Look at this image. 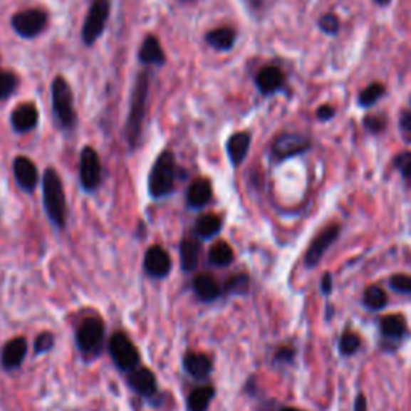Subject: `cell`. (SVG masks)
<instances>
[{
	"label": "cell",
	"mask_w": 411,
	"mask_h": 411,
	"mask_svg": "<svg viewBox=\"0 0 411 411\" xmlns=\"http://www.w3.org/2000/svg\"><path fill=\"white\" fill-rule=\"evenodd\" d=\"M42 198H43V209L50 222L56 229L63 230L66 225V196L63 182L58 172L55 169H47L42 179Z\"/></svg>",
	"instance_id": "1"
},
{
	"label": "cell",
	"mask_w": 411,
	"mask_h": 411,
	"mask_svg": "<svg viewBox=\"0 0 411 411\" xmlns=\"http://www.w3.org/2000/svg\"><path fill=\"white\" fill-rule=\"evenodd\" d=\"M148 90H150V78L147 73H140L135 80L134 92H132V101L129 118L125 123V138L130 148H135L140 142L145 115H147V101H148Z\"/></svg>",
	"instance_id": "2"
},
{
	"label": "cell",
	"mask_w": 411,
	"mask_h": 411,
	"mask_svg": "<svg viewBox=\"0 0 411 411\" xmlns=\"http://www.w3.org/2000/svg\"><path fill=\"white\" fill-rule=\"evenodd\" d=\"M175 157L170 151H164L155 161L148 177V192L153 199L167 198L174 192Z\"/></svg>",
	"instance_id": "3"
},
{
	"label": "cell",
	"mask_w": 411,
	"mask_h": 411,
	"mask_svg": "<svg viewBox=\"0 0 411 411\" xmlns=\"http://www.w3.org/2000/svg\"><path fill=\"white\" fill-rule=\"evenodd\" d=\"M52 106L56 123L60 124L61 129L73 130L76 123H78V116H76L74 110V98L73 90L65 78L56 76L52 84Z\"/></svg>",
	"instance_id": "4"
},
{
	"label": "cell",
	"mask_w": 411,
	"mask_h": 411,
	"mask_svg": "<svg viewBox=\"0 0 411 411\" xmlns=\"http://www.w3.org/2000/svg\"><path fill=\"white\" fill-rule=\"evenodd\" d=\"M105 340V323L100 317H88L79 325L76 331V344H78L82 357L87 360L97 358Z\"/></svg>",
	"instance_id": "5"
},
{
	"label": "cell",
	"mask_w": 411,
	"mask_h": 411,
	"mask_svg": "<svg viewBox=\"0 0 411 411\" xmlns=\"http://www.w3.org/2000/svg\"><path fill=\"white\" fill-rule=\"evenodd\" d=\"M108 349L113 363H115L121 371L130 373L138 368V363H140V353H138L134 343H132L124 333L113 334Z\"/></svg>",
	"instance_id": "6"
},
{
	"label": "cell",
	"mask_w": 411,
	"mask_h": 411,
	"mask_svg": "<svg viewBox=\"0 0 411 411\" xmlns=\"http://www.w3.org/2000/svg\"><path fill=\"white\" fill-rule=\"evenodd\" d=\"M111 10V2L110 0H93L92 7L88 10V14L85 16L84 26H82V42L85 46H93L97 42L98 37L103 34L106 21H108Z\"/></svg>",
	"instance_id": "7"
},
{
	"label": "cell",
	"mask_w": 411,
	"mask_h": 411,
	"mask_svg": "<svg viewBox=\"0 0 411 411\" xmlns=\"http://www.w3.org/2000/svg\"><path fill=\"white\" fill-rule=\"evenodd\" d=\"M47 21V11L41 9H29L18 11V14L11 18V26H14L18 36L24 37V39H33V37L39 36L42 31L46 29Z\"/></svg>",
	"instance_id": "8"
},
{
	"label": "cell",
	"mask_w": 411,
	"mask_h": 411,
	"mask_svg": "<svg viewBox=\"0 0 411 411\" xmlns=\"http://www.w3.org/2000/svg\"><path fill=\"white\" fill-rule=\"evenodd\" d=\"M79 179L84 192L92 193L100 187L101 182V161L97 151L92 147H85L80 151Z\"/></svg>",
	"instance_id": "9"
},
{
	"label": "cell",
	"mask_w": 411,
	"mask_h": 411,
	"mask_svg": "<svg viewBox=\"0 0 411 411\" xmlns=\"http://www.w3.org/2000/svg\"><path fill=\"white\" fill-rule=\"evenodd\" d=\"M311 148V140L301 134H281L271 145V156L276 161H284L288 157L306 153Z\"/></svg>",
	"instance_id": "10"
},
{
	"label": "cell",
	"mask_w": 411,
	"mask_h": 411,
	"mask_svg": "<svg viewBox=\"0 0 411 411\" xmlns=\"http://www.w3.org/2000/svg\"><path fill=\"white\" fill-rule=\"evenodd\" d=\"M339 231H340L339 225L331 224L330 227H326L323 231L315 236V239L311 243V246H308V249L306 252V265L308 269L317 267L321 261V257H323L325 252L328 251V248H330V246L338 239Z\"/></svg>",
	"instance_id": "11"
},
{
	"label": "cell",
	"mask_w": 411,
	"mask_h": 411,
	"mask_svg": "<svg viewBox=\"0 0 411 411\" xmlns=\"http://www.w3.org/2000/svg\"><path fill=\"white\" fill-rule=\"evenodd\" d=\"M145 271L151 278H166L172 269V261H170L169 252L161 248V246H151L143 259Z\"/></svg>",
	"instance_id": "12"
},
{
	"label": "cell",
	"mask_w": 411,
	"mask_h": 411,
	"mask_svg": "<svg viewBox=\"0 0 411 411\" xmlns=\"http://www.w3.org/2000/svg\"><path fill=\"white\" fill-rule=\"evenodd\" d=\"M14 174L18 187L26 193H33L39 182V170L36 164L26 156H18L14 161Z\"/></svg>",
	"instance_id": "13"
},
{
	"label": "cell",
	"mask_w": 411,
	"mask_h": 411,
	"mask_svg": "<svg viewBox=\"0 0 411 411\" xmlns=\"http://www.w3.org/2000/svg\"><path fill=\"white\" fill-rule=\"evenodd\" d=\"M10 123L11 128H14L18 134H28V132L34 130L37 123H39V111H37V106L34 103H31V101L16 106L14 113H11Z\"/></svg>",
	"instance_id": "14"
},
{
	"label": "cell",
	"mask_w": 411,
	"mask_h": 411,
	"mask_svg": "<svg viewBox=\"0 0 411 411\" xmlns=\"http://www.w3.org/2000/svg\"><path fill=\"white\" fill-rule=\"evenodd\" d=\"M28 353V340L24 338H14L4 345L0 353V363L5 370H18Z\"/></svg>",
	"instance_id": "15"
},
{
	"label": "cell",
	"mask_w": 411,
	"mask_h": 411,
	"mask_svg": "<svg viewBox=\"0 0 411 411\" xmlns=\"http://www.w3.org/2000/svg\"><path fill=\"white\" fill-rule=\"evenodd\" d=\"M128 383L132 390L145 398H150L157 394L156 376L155 373L148 368H140V366H138L134 371H130Z\"/></svg>",
	"instance_id": "16"
},
{
	"label": "cell",
	"mask_w": 411,
	"mask_h": 411,
	"mask_svg": "<svg viewBox=\"0 0 411 411\" xmlns=\"http://www.w3.org/2000/svg\"><path fill=\"white\" fill-rule=\"evenodd\" d=\"M256 84L259 92L262 95H274L276 93L284 84V74L280 68L276 66H265L259 71L256 78Z\"/></svg>",
	"instance_id": "17"
},
{
	"label": "cell",
	"mask_w": 411,
	"mask_h": 411,
	"mask_svg": "<svg viewBox=\"0 0 411 411\" xmlns=\"http://www.w3.org/2000/svg\"><path fill=\"white\" fill-rule=\"evenodd\" d=\"M183 370L192 378L202 381V379L209 378L212 373V362L204 353L188 352L185 353V357H183Z\"/></svg>",
	"instance_id": "18"
},
{
	"label": "cell",
	"mask_w": 411,
	"mask_h": 411,
	"mask_svg": "<svg viewBox=\"0 0 411 411\" xmlns=\"http://www.w3.org/2000/svg\"><path fill=\"white\" fill-rule=\"evenodd\" d=\"M212 198V187L207 179H196L192 185L188 187L187 202L193 209H201L206 204H209Z\"/></svg>",
	"instance_id": "19"
},
{
	"label": "cell",
	"mask_w": 411,
	"mask_h": 411,
	"mask_svg": "<svg viewBox=\"0 0 411 411\" xmlns=\"http://www.w3.org/2000/svg\"><path fill=\"white\" fill-rule=\"evenodd\" d=\"M249 147L251 135L248 132H238V134H233L229 138V142H227V153H229L233 166H239L246 160V156L249 153Z\"/></svg>",
	"instance_id": "20"
},
{
	"label": "cell",
	"mask_w": 411,
	"mask_h": 411,
	"mask_svg": "<svg viewBox=\"0 0 411 411\" xmlns=\"http://www.w3.org/2000/svg\"><path fill=\"white\" fill-rule=\"evenodd\" d=\"M193 291L202 302H214L222 294V288L212 275L202 274L193 280Z\"/></svg>",
	"instance_id": "21"
},
{
	"label": "cell",
	"mask_w": 411,
	"mask_h": 411,
	"mask_svg": "<svg viewBox=\"0 0 411 411\" xmlns=\"http://www.w3.org/2000/svg\"><path fill=\"white\" fill-rule=\"evenodd\" d=\"M379 330L385 339L398 343L407 336V320L400 313H392L379 321Z\"/></svg>",
	"instance_id": "22"
},
{
	"label": "cell",
	"mask_w": 411,
	"mask_h": 411,
	"mask_svg": "<svg viewBox=\"0 0 411 411\" xmlns=\"http://www.w3.org/2000/svg\"><path fill=\"white\" fill-rule=\"evenodd\" d=\"M138 60L145 63V65H156V66L164 65L166 56H164L160 41H157L155 36L145 37L140 52H138Z\"/></svg>",
	"instance_id": "23"
},
{
	"label": "cell",
	"mask_w": 411,
	"mask_h": 411,
	"mask_svg": "<svg viewBox=\"0 0 411 411\" xmlns=\"http://www.w3.org/2000/svg\"><path fill=\"white\" fill-rule=\"evenodd\" d=\"M201 256V243L194 238H185L180 243V264L185 271L196 269Z\"/></svg>",
	"instance_id": "24"
},
{
	"label": "cell",
	"mask_w": 411,
	"mask_h": 411,
	"mask_svg": "<svg viewBox=\"0 0 411 411\" xmlns=\"http://www.w3.org/2000/svg\"><path fill=\"white\" fill-rule=\"evenodd\" d=\"M236 41V33L231 28H217L212 29L206 34V42L209 43L212 48L220 50V52H229L233 48Z\"/></svg>",
	"instance_id": "25"
},
{
	"label": "cell",
	"mask_w": 411,
	"mask_h": 411,
	"mask_svg": "<svg viewBox=\"0 0 411 411\" xmlns=\"http://www.w3.org/2000/svg\"><path fill=\"white\" fill-rule=\"evenodd\" d=\"M214 395H216V389L211 385H202V387L194 389L188 395V411H207Z\"/></svg>",
	"instance_id": "26"
},
{
	"label": "cell",
	"mask_w": 411,
	"mask_h": 411,
	"mask_svg": "<svg viewBox=\"0 0 411 411\" xmlns=\"http://www.w3.org/2000/svg\"><path fill=\"white\" fill-rule=\"evenodd\" d=\"M220 230H222V219L219 216H214V214H207V216H202L196 222V235L201 239H211L214 236H217Z\"/></svg>",
	"instance_id": "27"
},
{
	"label": "cell",
	"mask_w": 411,
	"mask_h": 411,
	"mask_svg": "<svg viewBox=\"0 0 411 411\" xmlns=\"http://www.w3.org/2000/svg\"><path fill=\"white\" fill-rule=\"evenodd\" d=\"M233 249L230 248V244H227L225 241H219L212 246L209 249V264L216 265V267H227L233 262Z\"/></svg>",
	"instance_id": "28"
},
{
	"label": "cell",
	"mask_w": 411,
	"mask_h": 411,
	"mask_svg": "<svg viewBox=\"0 0 411 411\" xmlns=\"http://www.w3.org/2000/svg\"><path fill=\"white\" fill-rule=\"evenodd\" d=\"M363 303L370 311H381L387 306V294L379 286H370L363 294Z\"/></svg>",
	"instance_id": "29"
},
{
	"label": "cell",
	"mask_w": 411,
	"mask_h": 411,
	"mask_svg": "<svg viewBox=\"0 0 411 411\" xmlns=\"http://www.w3.org/2000/svg\"><path fill=\"white\" fill-rule=\"evenodd\" d=\"M384 93H385V88L383 84H371L366 87L362 93H360L358 105L363 106V108H368V106L375 105L379 98H383Z\"/></svg>",
	"instance_id": "30"
},
{
	"label": "cell",
	"mask_w": 411,
	"mask_h": 411,
	"mask_svg": "<svg viewBox=\"0 0 411 411\" xmlns=\"http://www.w3.org/2000/svg\"><path fill=\"white\" fill-rule=\"evenodd\" d=\"M18 79L14 73L0 69V101L10 98L16 90Z\"/></svg>",
	"instance_id": "31"
},
{
	"label": "cell",
	"mask_w": 411,
	"mask_h": 411,
	"mask_svg": "<svg viewBox=\"0 0 411 411\" xmlns=\"http://www.w3.org/2000/svg\"><path fill=\"white\" fill-rule=\"evenodd\" d=\"M249 289V276L248 275H235L225 283V294H246Z\"/></svg>",
	"instance_id": "32"
},
{
	"label": "cell",
	"mask_w": 411,
	"mask_h": 411,
	"mask_svg": "<svg viewBox=\"0 0 411 411\" xmlns=\"http://www.w3.org/2000/svg\"><path fill=\"white\" fill-rule=\"evenodd\" d=\"M360 344H362V340L355 333L345 331L339 339V352L343 355H353L360 349Z\"/></svg>",
	"instance_id": "33"
},
{
	"label": "cell",
	"mask_w": 411,
	"mask_h": 411,
	"mask_svg": "<svg viewBox=\"0 0 411 411\" xmlns=\"http://www.w3.org/2000/svg\"><path fill=\"white\" fill-rule=\"evenodd\" d=\"M53 347H55V336L48 331L41 333L34 340V352L37 353V355L50 352L53 349Z\"/></svg>",
	"instance_id": "34"
},
{
	"label": "cell",
	"mask_w": 411,
	"mask_h": 411,
	"mask_svg": "<svg viewBox=\"0 0 411 411\" xmlns=\"http://www.w3.org/2000/svg\"><path fill=\"white\" fill-rule=\"evenodd\" d=\"M389 286L400 294L411 296V276L410 275H394L389 280Z\"/></svg>",
	"instance_id": "35"
},
{
	"label": "cell",
	"mask_w": 411,
	"mask_h": 411,
	"mask_svg": "<svg viewBox=\"0 0 411 411\" xmlns=\"http://www.w3.org/2000/svg\"><path fill=\"white\" fill-rule=\"evenodd\" d=\"M318 26H320L321 31H323L325 34H330V36L338 34V31H339V20H338V16L333 15V14L323 15V16L320 18Z\"/></svg>",
	"instance_id": "36"
},
{
	"label": "cell",
	"mask_w": 411,
	"mask_h": 411,
	"mask_svg": "<svg viewBox=\"0 0 411 411\" xmlns=\"http://www.w3.org/2000/svg\"><path fill=\"white\" fill-rule=\"evenodd\" d=\"M395 167L405 179H411V153H402L395 157Z\"/></svg>",
	"instance_id": "37"
},
{
	"label": "cell",
	"mask_w": 411,
	"mask_h": 411,
	"mask_svg": "<svg viewBox=\"0 0 411 411\" xmlns=\"http://www.w3.org/2000/svg\"><path fill=\"white\" fill-rule=\"evenodd\" d=\"M365 125L370 132H375L376 134V132H381L384 129L385 121L381 116H370V118L365 119Z\"/></svg>",
	"instance_id": "38"
},
{
	"label": "cell",
	"mask_w": 411,
	"mask_h": 411,
	"mask_svg": "<svg viewBox=\"0 0 411 411\" xmlns=\"http://www.w3.org/2000/svg\"><path fill=\"white\" fill-rule=\"evenodd\" d=\"M293 358H294V350L289 349V347H281L275 355V360L280 363H291L293 362Z\"/></svg>",
	"instance_id": "39"
},
{
	"label": "cell",
	"mask_w": 411,
	"mask_h": 411,
	"mask_svg": "<svg viewBox=\"0 0 411 411\" xmlns=\"http://www.w3.org/2000/svg\"><path fill=\"white\" fill-rule=\"evenodd\" d=\"M320 289H321V294H325V296L331 294V291H333V276H331V274H325L323 278H321Z\"/></svg>",
	"instance_id": "40"
},
{
	"label": "cell",
	"mask_w": 411,
	"mask_h": 411,
	"mask_svg": "<svg viewBox=\"0 0 411 411\" xmlns=\"http://www.w3.org/2000/svg\"><path fill=\"white\" fill-rule=\"evenodd\" d=\"M317 116L320 121H330V119L334 116V108L330 105H323L321 108H318Z\"/></svg>",
	"instance_id": "41"
},
{
	"label": "cell",
	"mask_w": 411,
	"mask_h": 411,
	"mask_svg": "<svg viewBox=\"0 0 411 411\" xmlns=\"http://www.w3.org/2000/svg\"><path fill=\"white\" fill-rule=\"evenodd\" d=\"M353 411H366V398L363 394H358L353 405Z\"/></svg>",
	"instance_id": "42"
},
{
	"label": "cell",
	"mask_w": 411,
	"mask_h": 411,
	"mask_svg": "<svg viewBox=\"0 0 411 411\" xmlns=\"http://www.w3.org/2000/svg\"><path fill=\"white\" fill-rule=\"evenodd\" d=\"M402 128L405 130H408L411 132V111H405L403 115H402Z\"/></svg>",
	"instance_id": "43"
},
{
	"label": "cell",
	"mask_w": 411,
	"mask_h": 411,
	"mask_svg": "<svg viewBox=\"0 0 411 411\" xmlns=\"http://www.w3.org/2000/svg\"><path fill=\"white\" fill-rule=\"evenodd\" d=\"M375 2L379 4V5H387V4L390 2V0H375Z\"/></svg>",
	"instance_id": "44"
},
{
	"label": "cell",
	"mask_w": 411,
	"mask_h": 411,
	"mask_svg": "<svg viewBox=\"0 0 411 411\" xmlns=\"http://www.w3.org/2000/svg\"><path fill=\"white\" fill-rule=\"evenodd\" d=\"M280 411H301V410H296V408H283Z\"/></svg>",
	"instance_id": "45"
},
{
	"label": "cell",
	"mask_w": 411,
	"mask_h": 411,
	"mask_svg": "<svg viewBox=\"0 0 411 411\" xmlns=\"http://www.w3.org/2000/svg\"><path fill=\"white\" fill-rule=\"evenodd\" d=\"M410 103H411V98H410Z\"/></svg>",
	"instance_id": "46"
}]
</instances>
